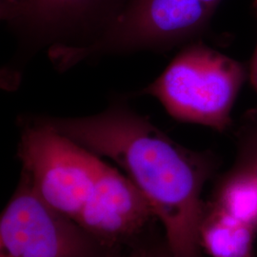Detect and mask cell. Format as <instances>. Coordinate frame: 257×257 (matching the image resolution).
Here are the masks:
<instances>
[{
  "label": "cell",
  "mask_w": 257,
  "mask_h": 257,
  "mask_svg": "<svg viewBox=\"0 0 257 257\" xmlns=\"http://www.w3.org/2000/svg\"><path fill=\"white\" fill-rule=\"evenodd\" d=\"M154 216L146 197L128 176L105 163L74 221L97 244L111 246L138 234Z\"/></svg>",
  "instance_id": "obj_7"
},
{
  "label": "cell",
  "mask_w": 257,
  "mask_h": 257,
  "mask_svg": "<svg viewBox=\"0 0 257 257\" xmlns=\"http://www.w3.org/2000/svg\"><path fill=\"white\" fill-rule=\"evenodd\" d=\"M211 202L257 231V177L248 168L234 162L219 178Z\"/></svg>",
  "instance_id": "obj_9"
},
{
  "label": "cell",
  "mask_w": 257,
  "mask_h": 257,
  "mask_svg": "<svg viewBox=\"0 0 257 257\" xmlns=\"http://www.w3.org/2000/svg\"><path fill=\"white\" fill-rule=\"evenodd\" d=\"M257 231L212 203L206 204L199 244L210 257H254Z\"/></svg>",
  "instance_id": "obj_8"
},
{
  "label": "cell",
  "mask_w": 257,
  "mask_h": 257,
  "mask_svg": "<svg viewBox=\"0 0 257 257\" xmlns=\"http://www.w3.org/2000/svg\"><path fill=\"white\" fill-rule=\"evenodd\" d=\"M23 0H0L1 17L7 15L11 11L18 7Z\"/></svg>",
  "instance_id": "obj_12"
},
{
  "label": "cell",
  "mask_w": 257,
  "mask_h": 257,
  "mask_svg": "<svg viewBox=\"0 0 257 257\" xmlns=\"http://www.w3.org/2000/svg\"><path fill=\"white\" fill-rule=\"evenodd\" d=\"M96 242L42 199L22 172L0 217V257H93Z\"/></svg>",
  "instance_id": "obj_5"
},
{
  "label": "cell",
  "mask_w": 257,
  "mask_h": 257,
  "mask_svg": "<svg viewBox=\"0 0 257 257\" xmlns=\"http://www.w3.org/2000/svg\"><path fill=\"white\" fill-rule=\"evenodd\" d=\"M213 14L199 0H131L99 37L80 45L55 44L49 55L59 71H66L94 56L167 50L202 35Z\"/></svg>",
  "instance_id": "obj_3"
},
{
  "label": "cell",
  "mask_w": 257,
  "mask_h": 257,
  "mask_svg": "<svg viewBox=\"0 0 257 257\" xmlns=\"http://www.w3.org/2000/svg\"><path fill=\"white\" fill-rule=\"evenodd\" d=\"M19 157L39 196L75 220L89 200L105 165L99 156L38 118L26 124Z\"/></svg>",
  "instance_id": "obj_4"
},
{
  "label": "cell",
  "mask_w": 257,
  "mask_h": 257,
  "mask_svg": "<svg viewBox=\"0 0 257 257\" xmlns=\"http://www.w3.org/2000/svg\"><path fill=\"white\" fill-rule=\"evenodd\" d=\"M148 257H175L173 254H172V252L170 251V249L168 248L167 247V249H166L165 251H160V252H157V253H154V254H152V255H150V256Z\"/></svg>",
  "instance_id": "obj_14"
},
{
  "label": "cell",
  "mask_w": 257,
  "mask_h": 257,
  "mask_svg": "<svg viewBox=\"0 0 257 257\" xmlns=\"http://www.w3.org/2000/svg\"><path fill=\"white\" fill-rule=\"evenodd\" d=\"M252 8H253L257 22V0H252ZM248 77L249 78V81L251 83V85L253 86L254 90L257 92V40L256 46L254 49L253 55L251 56V59L248 64Z\"/></svg>",
  "instance_id": "obj_11"
},
{
  "label": "cell",
  "mask_w": 257,
  "mask_h": 257,
  "mask_svg": "<svg viewBox=\"0 0 257 257\" xmlns=\"http://www.w3.org/2000/svg\"><path fill=\"white\" fill-rule=\"evenodd\" d=\"M115 257H144V256H139V255H137V254H134V255H130V256H115Z\"/></svg>",
  "instance_id": "obj_15"
},
{
  "label": "cell",
  "mask_w": 257,
  "mask_h": 257,
  "mask_svg": "<svg viewBox=\"0 0 257 257\" xmlns=\"http://www.w3.org/2000/svg\"><path fill=\"white\" fill-rule=\"evenodd\" d=\"M23 1H24V0H23ZM23 1H22V2H23Z\"/></svg>",
  "instance_id": "obj_16"
},
{
  "label": "cell",
  "mask_w": 257,
  "mask_h": 257,
  "mask_svg": "<svg viewBox=\"0 0 257 257\" xmlns=\"http://www.w3.org/2000/svg\"><path fill=\"white\" fill-rule=\"evenodd\" d=\"M199 1H201L208 9L211 10L212 13H214L222 0H199Z\"/></svg>",
  "instance_id": "obj_13"
},
{
  "label": "cell",
  "mask_w": 257,
  "mask_h": 257,
  "mask_svg": "<svg viewBox=\"0 0 257 257\" xmlns=\"http://www.w3.org/2000/svg\"><path fill=\"white\" fill-rule=\"evenodd\" d=\"M235 161L257 177V108L246 111L235 131Z\"/></svg>",
  "instance_id": "obj_10"
},
{
  "label": "cell",
  "mask_w": 257,
  "mask_h": 257,
  "mask_svg": "<svg viewBox=\"0 0 257 257\" xmlns=\"http://www.w3.org/2000/svg\"><path fill=\"white\" fill-rule=\"evenodd\" d=\"M247 77L243 63L192 43L140 93L157 98L175 119L223 133L233 125L230 112Z\"/></svg>",
  "instance_id": "obj_2"
},
{
  "label": "cell",
  "mask_w": 257,
  "mask_h": 257,
  "mask_svg": "<svg viewBox=\"0 0 257 257\" xmlns=\"http://www.w3.org/2000/svg\"><path fill=\"white\" fill-rule=\"evenodd\" d=\"M122 168L146 197L175 257H201L203 188L217 167L210 152L176 143L150 120L120 105L86 117L38 118Z\"/></svg>",
  "instance_id": "obj_1"
},
{
  "label": "cell",
  "mask_w": 257,
  "mask_h": 257,
  "mask_svg": "<svg viewBox=\"0 0 257 257\" xmlns=\"http://www.w3.org/2000/svg\"><path fill=\"white\" fill-rule=\"evenodd\" d=\"M131 0H24L1 19L39 41L99 37Z\"/></svg>",
  "instance_id": "obj_6"
}]
</instances>
